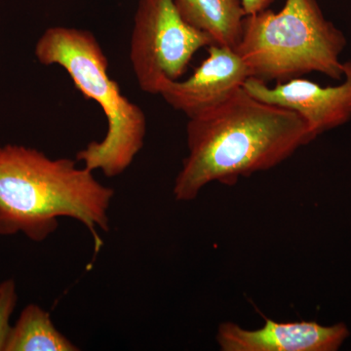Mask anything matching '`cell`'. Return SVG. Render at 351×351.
Masks as SVG:
<instances>
[{"instance_id":"9c48e42d","label":"cell","mask_w":351,"mask_h":351,"mask_svg":"<svg viewBox=\"0 0 351 351\" xmlns=\"http://www.w3.org/2000/svg\"><path fill=\"white\" fill-rule=\"evenodd\" d=\"M174 3L184 21L208 34L214 44L237 47L246 16L240 0H174Z\"/></svg>"},{"instance_id":"7a4b0ae2","label":"cell","mask_w":351,"mask_h":351,"mask_svg":"<svg viewBox=\"0 0 351 351\" xmlns=\"http://www.w3.org/2000/svg\"><path fill=\"white\" fill-rule=\"evenodd\" d=\"M113 196L114 189L73 159L51 158L25 145L0 147L2 237L22 233L32 241H44L56 232L59 218L66 217L86 226L98 252L103 242L97 230H110Z\"/></svg>"},{"instance_id":"5b68a950","label":"cell","mask_w":351,"mask_h":351,"mask_svg":"<svg viewBox=\"0 0 351 351\" xmlns=\"http://www.w3.org/2000/svg\"><path fill=\"white\" fill-rule=\"evenodd\" d=\"M214 41L182 17L174 0H138L130 40V62L138 87L158 95L179 80L201 48Z\"/></svg>"},{"instance_id":"3957f363","label":"cell","mask_w":351,"mask_h":351,"mask_svg":"<svg viewBox=\"0 0 351 351\" xmlns=\"http://www.w3.org/2000/svg\"><path fill=\"white\" fill-rule=\"evenodd\" d=\"M34 54L43 66L63 68L85 98L98 103L107 117L105 137L78 152L76 161L106 177L122 174L144 147L147 119L108 75L107 56L94 34L75 27H51L39 38Z\"/></svg>"},{"instance_id":"6da1fadb","label":"cell","mask_w":351,"mask_h":351,"mask_svg":"<svg viewBox=\"0 0 351 351\" xmlns=\"http://www.w3.org/2000/svg\"><path fill=\"white\" fill-rule=\"evenodd\" d=\"M313 140L301 115L240 88L218 107L189 119V156L175 180L176 200H195L213 182L232 186L271 169Z\"/></svg>"},{"instance_id":"ba28073f","label":"cell","mask_w":351,"mask_h":351,"mask_svg":"<svg viewBox=\"0 0 351 351\" xmlns=\"http://www.w3.org/2000/svg\"><path fill=\"white\" fill-rule=\"evenodd\" d=\"M348 336L343 323L322 326L313 321L283 323L267 318L257 330L223 323L217 341L223 351H335Z\"/></svg>"},{"instance_id":"7c38bea8","label":"cell","mask_w":351,"mask_h":351,"mask_svg":"<svg viewBox=\"0 0 351 351\" xmlns=\"http://www.w3.org/2000/svg\"><path fill=\"white\" fill-rule=\"evenodd\" d=\"M245 15H253V14L261 12V11L269 9L270 4L274 0H240Z\"/></svg>"},{"instance_id":"8fae6325","label":"cell","mask_w":351,"mask_h":351,"mask_svg":"<svg viewBox=\"0 0 351 351\" xmlns=\"http://www.w3.org/2000/svg\"><path fill=\"white\" fill-rule=\"evenodd\" d=\"M18 293L15 280L6 279L0 283V351H5L10 335L11 316L17 306Z\"/></svg>"},{"instance_id":"8992f818","label":"cell","mask_w":351,"mask_h":351,"mask_svg":"<svg viewBox=\"0 0 351 351\" xmlns=\"http://www.w3.org/2000/svg\"><path fill=\"white\" fill-rule=\"evenodd\" d=\"M343 77L341 84L328 87L301 77L269 87L262 80L248 77L243 88L258 100L301 115L315 138L351 119V62L343 63Z\"/></svg>"},{"instance_id":"30bf717a","label":"cell","mask_w":351,"mask_h":351,"mask_svg":"<svg viewBox=\"0 0 351 351\" xmlns=\"http://www.w3.org/2000/svg\"><path fill=\"white\" fill-rule=\"evenodd\" d=\"M80 348L55 327L50 313L36 304L23 309L11 328L5 351H76Z\"/></svg>"},{"instance_id":"52a82bcc","label":"cell","mask_w":351,"mask_h":351,"mask_svg":"<svg viewBox=\"0 0 351 351\" xmlns=\"http://www.w3.org/2000/svg\"><path fill=\"white\" fill-rule=\"evenodd\" d=\"M250 77L243 60L232 47L208 46V57L188 80L164 82L158 95L189 119L218 107Z\"/></svg>"},{"instance_id":"277c9868","label":"cell","mask_w":351,"mask_h":351,"mask_svg":"<svg viewBox=\"0 0 351 351\" xmlns=\"http://www.w3.org/2000/svg\"><path fill=\"white\" fill-rule=\"evenodd\" d=\"M346 45L345 34L325 18L316 0H285L278 12L265 9L245 16L234 50L250 77L265 83L311 73L341 80Z\"/></svg>"}]
</instances>
